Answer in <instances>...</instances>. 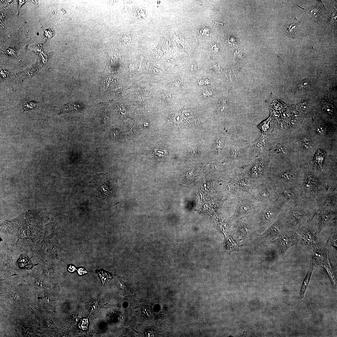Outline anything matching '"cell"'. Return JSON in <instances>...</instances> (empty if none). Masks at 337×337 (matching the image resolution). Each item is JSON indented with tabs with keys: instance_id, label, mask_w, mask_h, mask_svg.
<instances>
[{
	"instance_id": "cell-5",
	"label": "cell",
	"mask_w": 337,
	"mask_h": 337,
	"mask_svg": "<svg viewBox=\"0 0 337 337\" xmlns=\"http://www.w3.org/2000/svg\"><path fill=\"white\" fill-rule=\"evenodd\" d=\"M310 221L317 233L320 232L326 228L337 225V212L321 210L315 213Z\"/></svg>"
},
{
	"instance_id": "cell-19",
	"label": "cell",
	"mask_w": 337,
	"mask_h": 337,
	"mask_svg": "<svg viewBox=\"0 0 337 337\" xmlns=\"http://www.w3.org/2000/svg\"><path fill=\"white\" fill-rule=\"evenodd\" d=\"M326 154L321 150H318L317 153L315 154L314 159V161L315 164H317L318 166L320 169L322 168V165L324 160Z\"/></svg>"
},
{
	"instance_id": "cell-4",
	"label": "cell",
	"mask_w": 337,
	"mask_h": 337,
	"mask_svg": "<svg viewBox=\"0 0 337 337\" xmlns=\"http://www.w3.org/2000/svg\"><path fill=\"white\" fill-rule=\"evenodd\" d=\"M253 189V198L256 202L270 203L276 201L279 198L277 187L270 179H265L256 183Z\"/></svg>"
},
{
	"instance_id": "cell-15",
	"label": "cell",
	"mask_w": 337,
	"mask_h": 337,
	"mask_svg": "<svg viewBox=\"0 0 337 337\" xmlns=\"http://www.w3.org/2000/svg\"><path fill=\"white\" fill-rule=\"evenodd\" d=\"M315 266V264L310 261L309 268L301 288L300 296L301 298H303L304 297L305 290L309 284L311 274Z\"/></svg>"
},
{
	"instance_id": "cell-27",
	"label": "cell",
	"mask_w": 337,
	"mask_h": 337,
	"mask_svg": "<svg viewBox=\"0 0 337 337\" xmlns=\"http://www.w3.org/2000/svg\"><path fill=\"white\" fill-rule=\"evenodd\" d=\"M77 271L78 274L80 275H82L85 273H89L83 268H79L77 270Z\"/></svg>"
},
{
	"instance_id": "cell-2",
	"label": "cell",
	"mask_w": 337,
	"mask_h": 337,
	"mask_svg": "<svg viewBox=\"0 0 337 337\" xmlns=\"http://www.w3.org/2000/svg\"><path fill=\"white\" fill-rule=\"evenodd\" d=\"M286 203L285 200L281 198L271 202H256L251 213L254 215L253 223L256 230L263 232L276 221Z\"/></svg>"
},
{
	"instance_id": "cell-24",
	"label": "cell",
	"mask_w": 337,
	"mask_h": 337,
	"mask_svg": "<svg viewBox=\"0 0 337 337\" xmlns=\"http://www.w3.org/2000/svg\"><path fill=\"white\" fill-rule=\"evenodd\" d=\"M38 106L39 105L37 104L32 101H26L24 105L25 109H36L38 108Z\"/></svg>"
},
{
	"instance_id": "cell-13",
	"label": "cell",
	"mask_w": 337,
	"mask_h": 337,
	"mask_svg": "<svg viewBox=\"0 0 337 337\" xmlns=\"http://www.w3.org/2000/svg\"><path fill=\"white\" fill-rule=\"evenodd\" d=\"M254 202L247 200H242L239 202L232 218L235 221L245 218L252 213L254 207Z\"/></svg>"
},
{
	"instance_id": "cell-28",
	"label": "cell",
	"mask_w": 337,
	"mask_h": 337,
	"mask_svg": "<svg viewBox=\"0 0 337 337\" xmlns=\"http://www.w3.org/2000/svg\"><path fill=\"white\" fill-rule=\"evenodd\" d=\"M67 270L70 272L72 273L75 271L76 269L74 266L72 265H70L68 266Z\"/></svg>"
},
{
	"instance_id": "cell-25",
	"label": "cell",
	"mask_w": 337,
	"mask_h": 337,
	"mask_svg": "<svg viewBox=\"0 0 337 337\" xmlns=\"http://www.w3.org/2000/svg\"><path fill=\"white\" fill-rule=\"evenodd\" d=\"M310 84L309 81L308 80H305L300 82L298 85L297 87L300 90H303L305 88L308 87Z\"/></svg>"
},
{
	"instance_id": "cell-23",
	"label": "cell",
	"mask_w": 337,
	"mask_h": 337,
	"mask_svg": "<svg viewBox=\"0 0 337 337\" xmlns=\"http://www.w3.org/2000/svg\"><path fill=\"white\" fill-rule=\"evenodd\" d=\"M88 318V317L87 318H82L80 320L78 325L80 329L85 330H87L89 324Z\"/></svg>"
},
{
	"instance_id": "cell-12",
	"label": "cell",
	"mask_w": 337,
	"mask_h": 337,
	"mask_svg": "<svg viewBox=\"0 0 337 337\" xmlns=\"http://www.w3.org/2000/svg\"><path fill=\"white\" fill-rule=\"evenodd\" d=\"M285 231L282 222L278 217L276 221L264 231L262 236L266 240L270 241Z\"/></svg>"
},
{
	"instance_id": "cell-9",
	"label": "cell",
	"mask_w": 337,
	"mask_h": 337,
	"mask_svg": "<svg viewBox=\"0 0 337 337\" xmlns=\"http://www.w3.org/2000/svg\"><path fill=\"white\" fill-rule=\"evenodd\" d=\"M277 188L279 198H283L286 203H297L303 199L299 185L277 187Z\"/></svg>"
},
{
	"instance_id": "cell-16",
	"label": "cell",
	"mask_w": 337,
	"mask_h": 337,
	"mask_svg": "<svg viewBox=\"0 0 337 337\" xmlns=\"http://www.w3.org/2000/svg\"><path fill=\"white\" fill-rule=\"evenodd\" d=\"M296 18L294 23L288 25L286 24L284 27L286 35L289 37L295 38L296 36L297 22Z\"/></svg>"
},
{
	"instance_id": "cell-7",
	"label": "cell",
	"mask_w": 337,
	"mask_h": 337,
	"mask_svg": "<svg viewBox=\"0 0 337 337\" xmlns=\"http://www.w3.org/2000/svg\"><path fill=\"white\" fill-rule=\"evenodd\" d=\"M300 242L299 234L285 231L270 241L276 246L282 255H284L291 247Z\"/></svg>"
},
{
	"instance_id": "cell-21",
	"label": "cell",
	"mask_w": 337,
	"mask_h": 337,
	"mask_svg": "<svg viewBox=\"0 0 337 337\" xmlns=\"http://www.w3.org/2000/svg\"><path fill=\"white\" fill-rule=\"evenodd\" d=\"M98 274L103 284L102 286L112 278L111 276L110 273L102 269L99 271Z\"/></svg>"
},
{
	"instance_id": "cell-30",
	"label": "cell",
	"mask_w": 337,
	"mask_h": 337,
	"mask_svg": "<svg viewBox=\"0 0 337 337\" xmlns=\"http://www.w3.org/2000/svg\"><path fill=\"white\" fill-rule=\"evenodd\" d=\"M214 22H216V23H217V24H221V25H223V24L225 23L224 22H221L220 21H214Z\"/></svg>"
},
{
	"instance_id": "cell-11",
	"label": "cell",
	"mask_w": 337,
	"mask_h": 337,
	"mask_svg": "<svg viewBox=\"0 0 337 337\" xmlns=\"http://www.w3.org/2000/svg\"><path fill=\"white\" fill-rule=\"evenodd\" d=\"M328 242L326 245L320 247L318 249L313 250L311 261L315 266H324L330 264L328 256V249L329 246Z\"/></svg>"
},
{
	"instance_id": "cell-20",
	"label": "cell",
	"mask_w": 337,
	"mask_h": 337,
	"mask_svg": "<svg viewBox=\"0 0 337 337\" xmlns=\"http://www.w3.org/2000/svg\"><path fill=\"white\" fill-rule=\"evenodd\" d=\"M330 236L328 242L335 247H337V225L331 228Z\"/></svg>"
},
{
	"instance_id": "cell-18",
	"label": "cell",
	"mask_w": 337,
	"mask_h": 337,
	"mask_svg": "<svg viewBox=\"0 0 337 337\" xmlns=\"http://www.w3.org/2000/svg\"><path fill=\"white\" fill-rule=\"evenodd\" d=\"M264 164L262 162L257 163L254 166L252 170V174L254 177H259L263 173L264 170Z\"/></svg>"
},
{
	"instance_id": "cell-3",
	"label": "cell",
	"mask_w": 337,
	"mask_h": 337,
	"mask_svg": "<svg viewBox=\"0 0 337 337\" xmlns=\"http://www.w3.org/2000/svg\"><path fill=\"white\" fill-rule=\"evenodd\" d=\"M299 185L303 198L315 199L327 190L324 176L312 168H304Z\"/></svg>"
},
{
	"instance_id": "cell-17",
	"label": "cell",
	"mask_w": 337,
	"mask_h": 337,
	"mask_svg": "<svg viewBox=\"0 0 337 337\" xmlns=\"http://www.w3.org/2000/svg\"><path fill=\"white\" fill-rule=\"evenodd\" d=\"M17 265L20 268L25 269H30L32 265L29 258L26 256L23 255L19 259Z\"/></svg>"
},
{
	"instance_id": "cell-22",
	"label": "cell",
	"mask_w": 337,
	"mask_h": 337,
	"mask_svg": "<svg viewBox=\"0 0 337 337\" xmlns=\"http://www.w3.org/2000/svg\"><path fill=\"white\" fill-rule=\"evenodd\" d=\"M99 308V298H96L93 300L91 303L90 307V313L89 316L93 313L96 312Z\"/></svg>"
},
{
	"instance_id": "cell-31",
	"label": "cell",
	"mask_w": 337,
	"mask_h": 337,
	"mask_svg": "<svg viewBox=\"0 0 337 337\" xmlns=\"http://www.w3.org/2000/svg\"><path fill=\"white\" fill-rule=\"evenodd\" d=\"M250 332V331H243V334H244V333H245V332Z\"/></svg>"
},
{
	"instance_id": "cell-8",
	"label": "cell",
	"mask_w": 337,
	"mask_h": 337,
	"mask_svg": "<svg viewBox=\"0 0 337 337\" xmlns=\"http://www.w3.org/2000/svg\"><path fill=\"white\" fill-rule=\"evenodd\" d=\"M317 232L310 221L308 225L299 233L300 241L305 244L311 250H315L320 247L317 239Z\"/></svg>"
},
{
	"instance_id": "cell-1",
	"label": "cell",
	"mask_w": 337,
	"mask_h": 337,
	"mask_svg": "<svg viewBox=\"0 0 337 337\" xmlns=\"http://www.w3.org/2000/svg\"><path fill=\"white\" fill-rule=\"evenodd\" d=\"M317 212L315 199L303 198L297 203H286L279 217L286 232L299 234Z\"/></svg>"
},
{
	"instance_id": "cell-26",
	"label": "cell",
	"mask_w": 337,
	"mask_h": 337,
	"mask_svg": "<svg viewBox=\"0 0 337 337\" xmlns=\"http://www.w3.org/2000/svg\"><path fill=\"white\" fill-rule=\"evenodd\" d=\"M308 107V105L306 102H304L300 103L298 106V109L302 111H304L307 110Z\"/></svg>"
},
{
	"instance_id": "cell-10",
	"label": "cell",
	"mask_w": 337,
	"mask_h": 337,
	"mask_svg": "<svg viewBox=\"0 0 337 337\" xmlns=\"http://www.w3.org/2000/svg\"><path fill=\"white\" fill-rule=\"evenodd\" d=\"M256 230L252 223H249L243 218L235 221L233 227V235L242 240L252 235Z\"/></svg>"
},
{
	"instance_id": "cell-6",
	"label": "cell",
	"mask_w": 337,
	"mask_h": 337,
	"mask_svg": "<svg viewBox=\"0 0 337 337\" xmlns=\"http://www.w3.org/2000/svg\"><path fill=\"white\" fill-rule=\"evenodd\" d=\"M317 212L324 210L331 212L337 211V189L327 190L315 199Z\"/></svg>"
},
{
	"instance_id": "cell-14",
	"label": "cell",
	"mask_w": 337,
	"mask_h": 337,
	"mask_svg": "<svg viewBox=\"0 0 337 337\" xmlns=\"http://www.w3.org/2000/svg\"><path fill=\"white\" fill-rule=\"evenodd\" d=\"M241 240L233 235H229L226 239V247L229 252L238 251L242 247Z\"/></svg>"
},
{
	"instance_id": "cell-29",
	"label": "cell",
	"mask_w": 337,
	"mask_h": 337,
	"mask_svg": "<svg viewBox=\"0 0 337 337\" xmlns=\"http://www.w3.org/2000/svg\"><path fill=\"white\" fill-rule=\"evenodd\" d=\"M202 32L203 31V34H204V35H207V34L208 33V31L209 30L208 29V28L206 27H205L204 28H203V29H202Z\"/></svg>"
}]
</instances>
